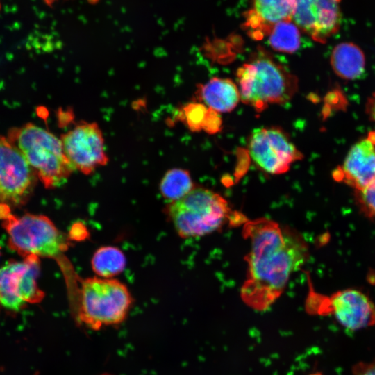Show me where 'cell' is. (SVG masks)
Masks as SVG:
<instances>
[{
	"label": "cell",
	"instance_id": "obj_1",
	"mask_svg": "<svg viewBox=\"0 0 375 375\" xmlns=\"http://www.w3.org/2000/svg\"><path fill=\"white\" fill-rule=\"evenodd\" d=\"M242 234L249 249L240 296L250 308L264 311L281 296L292 274L306 262L308 244L297 231L265 217L247 220Z\"/></svg>",
	"mask_w": 375,
	"mask_h": 375
},
{
	"label": "cell",
	"instance_id": "obj_2",
	"mask_svg": "<svg viewBox=\"0 0 375 375\" xmlns=\"http://www.w3.org/2000/svg\"><path fill=\"white\" fill-rule=\"evenodd\" d=\"M236 75L241 101L258 112L288 102L298 88L297 76L265 51L254 53Z\"/></svg>",
	"mask_w": 375,
	"mask_h": 375
},
{
	"label": "cell",
	"instance_id": "obj_3",
	"mask_svg": "<svg viewBox=\"0 0 375 375\" xmlns=\"http://www.w3.org/2000/svg\"><path fill=\"white\" fill-rule=\"evenodd\" d=\"M165 212L178 235L185 239L218 231L235 215L224 197L197 185L181 199L169 203Z\"/></svg>",
	"mask_w": 375,
	"mask_h": 375
},
{
	"label": "cell",
	"instance_id": "obj_4",
	"mask_svg": "<svg viewBox=\"0 0 375 375\" xmlns=\"http://www.w3.org/2000/svg\"><path fill=\"white\" fill-rule=\"evenodd\" d=\"M8 140L20 151L46 188L62 185L74 168L60 138L33 123L12 128Z\"/></svg>",
	"mask_w": 375,
	"mask_h": 375
},
{
	"label": "cell",
	"instance_id": "obj_5",
	"mask_svg": "<svg viewBox=\"0 0 375 375\" xmlns=\"http://www.w3.org/2000/svg\"><path fill=\"white\" fill-rule=\"evenodd\" d=\"M131 304V295L123 283L114 278H88L81 282L76 317L87 327L99 330L122 323Z\"/></svg>",
	"mask_w": 375,
	"mask_h": 375
},
{
	"label": "cell",
	"instance_id": "obj_6",
	"mask_svg": "<svg viewBox=\"0 0 375 375\" xmlns=\"http://www.w3.org/2000/svg\"><path fill=\"white\" fill-rule=\"evenodd\" d=\"M10 208L0 206V219L14 251L24 258L35 256L58 259L67 250V238L49 217L32 213L17 216Z\"/></svg>",
	"mask_w": 375,
	"mask_h": 375
},
{
	"label": "cell",
	"instance_id": "obj_7",
	"mask_svg": "<svg viewBox=\"0 0 375 375\" xmlns=\"http://www.w3.org/2000/svg\"><path fill=\"white\" fill-rule=\"evenodd\" d=\"M40 260L35 256L10 261L0 267V306L12 312L40 303L44 293L39 288Z\"/></svg>",
	"mask_w": 375,
	"mask_h": 375
},
{
	"label": "cell",
	"instance_id": "obj_8",
	"mask_svg": "<svg viewBox=\"0 0 375 375\" xmlns=\"http://www.w3.org/2000/svg\"><path fill=\"white\" fill-rule=\"evenodd\" d=\"M248 150L254 164L271 175L287 172L303 155L286 133L276 126L258 128L251 132Z\"/></svg>",
	"mask_w": 375,
	"mask_h": 375
},
{
	"label": "cell",
	"instance_id": "obj_9",
	"mask_svg": "<svg viewBox=\"0 0 375 375\" xmlns=\"http://www.w3.org/2000/svg\"><path fill=\"white\" fill-rule=\"evenodd\" d=\"M37 176L20 151L0 135V206L24 203L34 188Z\"/></svg>",
	"mask_w": 375,
	"mask_h": 375
},
{
	"label": "cell",
	"instance_id": "obj_10",
	"mask_svg": "<svg viewBox=\"0 0 375 375\" xmlns=\"http://www.w3.org/2000/svg\"><path fill=\"white\" fill-rule=\"evenodd\" d=\"M60 139L74 169L85 175L93 173L108 162L103 135L96 122H79L62 134Z\"/></svg>",
	"mask_w": 375,
	"mask_h": 375
},
{
	"label": "cell",
	"instance_id": "obj_11",
	"mask_svg": "<svg viewBox=\"0 0 375 375\" xmlns=\"http://www.w3.org/2000/svg\"><path fill=\"white\" fill-rule=\"evenodd\" d=\"M317 314L331 315L345 328L357 331L375 325V304L365 292L347 288L320 297Z\"/></svg>",
	"mask_w": 375,
	"mask_h": 375
},
{
	"label": "cell",
	"instance_id": "obj_12",
	"mask_svg": "<svg viewBox=\"0 0 375 375\" xmlns=\"http://www.w3.org/2000/svg\"><path fill=\"white\" fill-rule=\"evenodd\" d=\"M341 0H296L292 22L313 40L325 43L340 28Z\"/></svg>",
	"mask_w": 375,
	"mask_h": 375
},
{
	"label": "cell",
	"instance_id": "obj_13",
	"mask_svg": "<svg viewBox=\"0 0 375 375\" xmlns=\"http://www.w3.org/2000/svg\"><path fill=\"white\" fill-rule=\"evenodd\" d=\"M335 181L358 190L375 180V131L355 143L333 172Z\"/></svg>",
	"mask_w": 375,
	"mask_h": 375
},
{
	"label": "cell",
	"instance_id": "obj_14",
	"mask_svg": "<svg viewBox=\"0 0 375 375\" xmlns=\"http://www.w3.org/2000/svg\"><path fill=\"white\" fill-rule=\"evenodd\" d=\"M250 1V8L244 14V26L253 39L268 36L281 22L292 21L296 0Z\"/></svg>",
	"mask_w": 375,
	"mask_h": 375
},
{
	"label": "cell",
	"instance_id": "obj_15",
	"mask_svg": "<svg viewBox=\"0 0 375 375\" xmlns=\"http://www.w3.org/2000/svg\"><path fill=\"white\" fill-rule=\"evenodd\" d=\"M197 94L208 108L217 112L231 111L240 100L238 86L228 78H212L199 87Z\"/></svg>",
	"mask_w": 375,
	"mask_h": 375
},
{
	"label": "cell",
	"instance_id": "obj_16",
	"mask_svg": "<svg viewBox=\"0 0 375 375\" xmlns=\"http://www.w3.org/2000/svg\"><path fill=\"white\" fill-rule=\"evenodd\" d=\"M331 65L335 73L344 80L360 78L365 69V58L362 51L352 42L337 44L331 55Z\"/></svg>",
	"mask_w": 375,
	"mask_h": 375
},
{
	"label": "cell",
	"instance_id": "obj_17",
	"mask_svg": "<svg viewBox=\"0 0 375 375\" xmlns=\"http://www.w3.org/2000/svg\"><path fill=\"white\" fill-rule=\"evenodd\" d=\"M126 257L118 247L103 246L94 253L91 265L98 277L112 278L122 273L126 267Z\"/></svg>",
	"mask_w": 375,
	"mask_h": 375
},
{
	"label": "cell",
	"instance_id": "obj_18",
	"mask_svg": "<svg viewBox=\"0 0 375 375\" xmlns=\"http://www.w3.org/2000/svg\"><path fill=\"white\" fill-rule=\"evenodd\" d=\"M195 186L188 170L173 168L167 171L162 178L159 190L162 197L170 203L181 199Z\"/></svg>",
	"mask_w": 375,
	"mask_h": 375
},
{
	"label": "cell",
	"instance_id": "obj_19",
	"mask_svg": "<svg viewBox=\"0 0 375 375\" xmlns=\"http://www.w3.org/2000/svg\"><path fill=\"white\" fill-rule=\"evenodd\" d=\"M299 30L292 21L276 24L268 35L270 47L282 53L295 52L301 42Z\"/></svg>",
	"mask_w": 375,
	"mask_h": 375
},
{
	"label": "cell",
	"instance_id": "obj_20",
	"mask_svg": "<svg viewBox=\"0 0 375 375\" xmlns=\"http://www.w3.org/2000/svg\"><path fill=\"white\" fill-rule=\"evenodd\" d=\"M353 196L360 212L375 222V180L365 188L354 190Z\"/></svg>",
	"mask_w": 375,
	"mask_h": 375
},
{
	"label": "cell",
	"instance_id": "obj_21",
	"mask_svg": "<svg viewBox=\"0 0 375 375\" xmlns=\"http://www.w3.org/2000/svg\"><path fill=\"white\" fill-rule=\"evenodd\" d=\"M208 109L201 103H188L181 111V119L192 131L203 128Z\"/></svg>",
	"mask_w": 375,
	"mask_h": 375
},
{
	"label": "cell",
	"instance_id": "obj_22",
	"mask_svg": "<svg viewBox=\"0 0 375 375\" xmlns=\"http://www.w3.org/2000/svg\"><path fill=\"white\" fill-rule=\"evenodd\" d=\"M353 375H375V359L370 362L360 361L352 367Z\"/></svg>",
	"mask_w": 375,
	"mask_h": 375
},
{
	"label": "cell",
	"instance_id": "obj_23",
	"mask_svg": "<svg viewBox=\"0 0 375 375\" xmlns=\"http://www.w3.org/2000/svg\"><path fill=\"white\" fill-rule=\"evenodd\" d=\"M365 111L369 119L375 123V92L369 97L366 103Z\"/></svg>",
	"mask_w": 375,
	"mask_h": 375
},
{
	"label": "cell",
	"instance_id": "obj_24",
	"mask_svg": "<svg viewBox=\"0 0 375 375\" xmlns=\"http://www.w3.org/2000/svg\"><path fill=\"white\" fill-rule=\"evenodd\" d=\"M60 1H67V0H44V3L47 6H53L55 3Z\"/></svg>",
	"mask_w": 375,
	"mask_h": 375
},
{
	"label": "cell",
	"instance_id": "obj_25",
	"mask_svg": "<svg viewBox=\"0 0 375 375\" xmlns=\"http://www.w3.org/2000/svg\"><path fill=\"white\" fill-rule=\"evenodd\" d=\"M309 375H322V374L319 372H314V373L310 374Z\"/></svg>",
	"mask_w": 375,
	"mask_h": 375
},
{
	"label": "cell",
	"instance_id": "obj_26",
	"mask_svg": "<svg viewBox=\"0 0 375 375\" xmlns=\"http://www.w3.org/2000/svg\"><path fill=\"white\" fill-rule=\"evenodd\" d=\"M101 375H112V374H101Z\"/></svg>",
	"mask_w": 375,
	"mask_h": 375
}]
</instances>
